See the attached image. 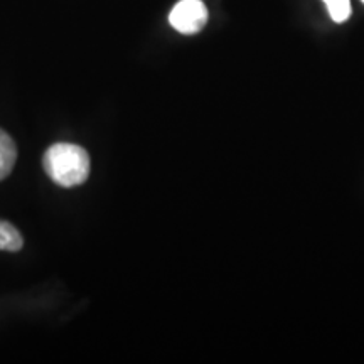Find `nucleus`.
<instances>
[{
  "label": "nucleus",
  "instance_id": "6",
  "mask_svg": "<svg viewBox=\"0 0 364 364\" xmlns=\"http://www.w3.org/2000/svg\"><path fill=\"white\" fill-rule=\"evenodd\" d=\"M361 2H363V4H364V0H361Z\"/></svg>",
  "mask_w": 364,
  "mask_h": 364
},
{
  "label": "nucleus",
  "instance_id": "4",
  "mask_svg": "<svg viewBox=\"0 0 364 364\" xmlns=\"http://www.w3.org/2000/svg\"><path fill=\"white\" fill-rule=\"evenodd\" d=\"M24 245L22 235L16 226L7 221H0V252H19Z\"/></svg>",
  "mask_w": 364,
  "mask_h": 364
},
{
  "label": "nucleus",
  "instance_id": "3",
  "mask_svg": "<svg viewBox=\"0 0 364 364\" xmlns=\"http://www.w3.org/2000/svg\"><path fill=\"white\" fill-rule=\"evenodd\" d=\"M17 149L12 136L6 130L0 129V181H4L11 174L16 166Z\"/></svg>",
  "mask_w": 364,
  "mask_h": 364
},
{
  "label": "nucleus",
  "instance_id": "2",
  "mask_svg": "<svg viewBox=\"0 0 364 364\" xmlns=\"http://www.w3.org/2000/svg\"><path fill=\"white\" fill-rule=\"evenodd\" d=\"M171 26L181 34H196L206 26L208 9L201 0H181L169 16Z\"/></svg>",
  "mask_w": 364,
  "mask_h": 364
},
{
  "label": "nucleus",
  "instance_id": "1",
  "mask_svg": "<svg viewBox=\"0 0 364 364\" xmlns=\"http://www.w3.org/2000/svg\"><path fill=\"white\" fill-rule=\"evenodd\" d=\"M44 172L54 184L61 188H76L90 176V156L83 147L76 144L59 142L44 152Z\"/></svg>",
  "mask_w": 364,
  "mask_h": 364
},
{
  "label": "nucleus",
  "instance_id": "5",
  "mask_svg": "<svg viewBox=\"0 0 364 364\" xmlns=\"http://www.w3.org/2000/svg\"><path fill=\"white\" fill-rule=\"evenodd\" d=\"M327 11H329L332 21L338 22H346L351 16V4L349 0H324Z\"/></svg>",
  "mask_w": 364,
  "mask_h": 364
}]
</instances>
